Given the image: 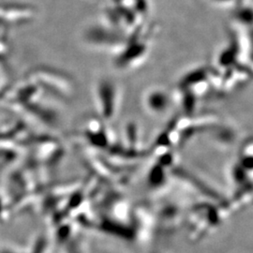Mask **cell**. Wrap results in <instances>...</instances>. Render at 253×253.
Masks as SVG:
<instances>
[{
  "mask_svg": "<svg viewBox=\"0 0 253 253\" xmlns=\"http://www.w3.org/2000/svg\"><path fill=\"white\" fill-rule=\"evenodd\" d=\"M217 207L208 205H199L190 212L189 217V227L190 235L198 239L203 235H208L210 230L217 228L223 220L224 216H219Z\"/></svg>",
  "mask_w": 253,
  "mask_h": 253,
  "instance_id": "obj_1",
  "label": "cell"
},
{
  "mask_svg": "<svg viewBox=\"0 0 253 253\" xmlns=\"http://www.w3.org/2000/svg\"><path fill=\"white\" fill-rule=\"evenodd\" d=\"M95 96L98 109L103 119H114L120 104V93L118 86L110 80H102L97 86Z\"/></svg>",
  "mask_w": 253,
  "mask_h": 253,
  "instance_id": "obj_2",
  "label": "cell"
},
{
  "mask_svg": "<svg viewBox=\"0 0 253 253\" xmlns=\"http://www.w3.org/2000/svg\"><path fill=\"white\" fill-rule=\"evenodd\" d=\"M144 106L148 113L154 116L163 115L171 105V97L162 88H152L144 96Z\"/></svg>",
  "mask_w": 253,
  "mask_h": 253,
  "instance_id": "obj_3",
  "label": "cell"
}]
</instances>
